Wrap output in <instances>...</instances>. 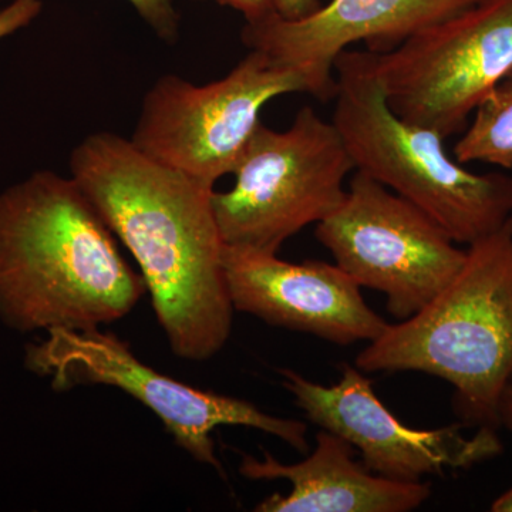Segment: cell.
<instances>
[{
	"instance_id": "obj_1",
	"label": "cell",
	"mask_w": 512,
	"mask_h": 512,
	"mask_svg": "<svg viewBox=\"0 0 512 512\" xmlns=\"http://www.w3.org/2000/svg\"><path fill=\"white\" fill-rule=\"evenodd\" d=\"M70 177L134 256L174 355L204 362L231 336L234 306L222 266L214 188L144 156L130 138L90 134Z\"/></svg>"
},
{
	"instance_id": "obj_16",
	"label": "cell",
	"mask_w": 512,
	"mask_h": 512,
	"mask_svg": "<svg viewBox=\"0 0 512 512\" xmlns=\"http://www.w3.org/2000/svg\"><path fill=\"white\" fill-rule=\"evenodd\" d=\"M42 10L40 0H15L0 10V40L26 28Z\"/></svg>"
},
{
	"instance_id": "obj_8",
	"label": "cell",
	"mask_w": 512,
	"mask_h": 512,
	"mask_svg": "<svg viewBox=\"0 0 512 512\" xmlns=\"http://www.w3.org/2000/svg\"><path fill=\"white\" fill-rule=\"evenodd\" d=\"M367 59L396 116L454 136L512 73V0H483Z\"/></svg>"
},
{
	"instance_id": "obj_9",
	"label": "cell",
	"mask_w": 512,
	"mask_h": 512,
	"mask_svg": "<svg viewBox=\"0 0 512 512\" xmlns=\"http://www.w3.org/2000/svg\"><path fill=\"white\" fill-rule=\"evenodd\" d=\"M316 238L360 288L383 293L399 320L446 288L467 255L426 212L360 171Z\"/></svg>"
},
{
	"instance_id": "obj_7",
	"label": "cell",
	"mask_w": 512,
	"mask_h": 512,
	"mask_svg": "<svg viewBox=\"0 0 512 512\" xmlns=\"http://www.w3.org/2000/svg\"><path fill=\"white\" fill-rule=\"evenodd\" d=\"M291 93H306L301 74L258 50L204 86L165 74L144 96L130 141L156 163L214 188L237 170L265 104Z\"/></svg>"
},
{
	"instance_id": "obj_15",
	"label": "cell",
	"mask_w": 512,
	"mask_h": 512,
	"mask_svg": "<svg viewBox=\"0 0 512 512\" xmlns=\"http://www.w3.org/2000/svg\"><path fill=\"white\" fill-rule=\"evenodd\" d=\"M138 15L156 32L160 39L174 43L178 39L180 16L173 5V0H128Z\"/></svg>"
},
{
	"instance_id": "obj_2",
	"label": "cell",
	"mask_w": 512,
	"mask_h": 512,
	"mask_svg": "<svg viewBox=\"0 0 512 512\" xmlns=\"http://www.w3.org/2000/svg\"><path fill=\"white\" fill-rule=\"evenodd\" d=\"M146 291L72 177L37 171L0 192V320L9 328L100 329Z\"/></svg>"
},
{
	"instance_id": "obj_3",
	"label": "cell",
	"mask_w": 512,
	"mask_h": 512,
	"mask_svg": "<svg viewBox=\"0 0 512 512\" xmlns=\"http://www.w3.org/2000/svg\"><path fill=\"white\" fill-rule=\"evenodd\" d=\"M355 366L440 377L453 386L464 426L500 429L498 406L512 384V217L468 245L450 284L412 318L387 326Z\"/></svg>"
},
{
	"instance_id": "obj_13",
	"label": "cell",
	"mask_w": 512,
	"mask_h": 512,
	"mask_svg": "<svg viewBox=\"0 0 512 512\" xmlns=\"http://www.w3.org/2000/svg\"><path fill=\"white\" fill-rule=\"evenodd\" d=\"M308 458L282 464L271 453L242 454L239 473L252 481L286 480L288 494L275 493L256 505L258 512H409L431 495L430 485L377 476L355 460L342 437L320 429Z\"/></svg>"
},
{
	"instance_id": "obj_14",
	"label": "cell",
	"mask_w": 512,
	"mask_h": 512,
	"mask_svg": "<svg viewBox=\"0 0 512 512\" xmlns=\"http://www.w3.org/2000/svg\"><path fill=\"white\" fill-rule=\"evenodd\" d=\"M473 114L454 146L458 163H484L512 170V73L485 94Z\"/></svg>"
},
{
	"instance_id": "obj_10",
	"label": "cell",
	"mask_w": 512,
	"mask_h": 512,
	"mask_svg": "<svg viewBox=\"0 0 512 512\" xmlns=\"http://www.w3.org/2000/svg\"><path fill=\"white\" fill-rule=\"evenodd\" d=\"M282 384L311 423L352 444L363 466L377 476L417 483L426 476L470 468L497 458L504 444L493 427L464 434L461 421L421 430L406 426L377 397L372 380L356 366L343 365L333 386L281 369Z\"/></svg>"
},
{
	"instance_id": "obj_5",
	"label": "cell",
	"mask_w": 512,
	"mask_h": 512,
	"mask_svg": "<svg viewBox=\"0 0 512 512\" xmlns=\"http://www.w3.org/2000/svg\"><path fill=\"white\" fill-rule=\"evenodd\" d=\"M355 164L332 121L302 107L291 127L264 123L234 171V187L212 192V208L228 247L276 254L285 241L325 220L346 195Z\"/></svg>"
},
{
	"instance_id": "obj_18",
	"label": "cell",
	"mask_w": 512,
	"mask_h": 512,
	"mask_svg": "<svg viewBox=\"0 0 512 512\" xmlns=\"http://www.w3.org/2000/svg\"><path fill=\"white\" fill-rule=\"evenodd\" d=\"M320 0H278V15L286 20H301L322 8Z\"/></svg>"
},
{
	"instance_id": "obj_12",
	"label": "cell",
	"mask_w": 512,
	"mask_h": 512,
	"mask_svg": "<svg viewBox=\"0 0 512 512\" xmlns=\"http://www.w3.org/2000/svg\"><path fill=\"white\" fill-rule=\"evenodd\" d=\"M222 266L235 311L268 325L339 346L372 342L389 326L336 264H292L269 252L225 245Z\"/></svg>"
},
{
	"instance_id": "obj_6",
	"label": "cell",
	"mask_w": 512,
	"mask_h": 512,
	"mask_svg": "<svg viewBox=\"0 0 512 512\" xmlns=\"http://www.w3.org/2000/svg\"><path fill=\"white\" fill-rule=\"evenodd\" d=\"M47 339L26 349L32 372L52 377L57 390L83 384H104L130 394L151 410L175 443L195 461L220 471L212 431L222 426L247 427L308 453V426L262 412L254 403L205 392L161 375L133 355L130 346L100 329L47 330Z\"/></svg>"
},
{
	"instance_id": "obj_11",
	"label": "cell",
	"mask_w": 512,
	"mask_h": 512,
	"mask_svg": "<svg viewBox=\"0 0 512 512\" xmlns=\"http://www.w3.org/2000/svg\"><path fill=\"white\" fill-rule=\"evenodd\" d=\"M483 0H330L301 20L278 13L247 23L242 42L272 63L301 74L306 93L335 96V63L343 50L365 42L370 52H387L410 36L473 8Z\"/></svg>"
},
{
	"instance_id": "obj_20",
	"label": "cell",
	"mask_w": 512,
	"mask_h": 512,
	"mask_svg": "<svg viewBox=\"0 0 512 512\" xmlns=\"http://www.w3.org/2000/svg\"><path fill=\"white\" fill-rule=\"evenodd\" d=\"M490 510L493 512H512V487L495 498Z\"/></svg>"
},
{
	"instance_id": "obj_17",
	"label": "cell",
	"mask_w": 512,
	"mask_h": 512,
	"mask_svg": "<svg viewBox=\"0 0 512 512\" xmlns=\"http://www.w3.org/2000/svg\"><path fill=\"white\" fill-rule=\"evenodd\" d=\"M222 6L238 10L247 23L261 22L278 13V0H214Z\"/></svg>"
},
{
	"instance_id": "obj_19",
	"label": "cell",
	"mask_w": 512,
	"mask_h": 512,
	"mask_svg": "<svg viewBox=\"0 0 512 512\" xmlns=\"http://www.w3.org/2000/svg\"><path fill=\"white\" fill-rule=\"evenodd\" d=\"M498 419H500V429L507 430L512 436V384L505 389L503 397L498 406Z\"/></svg>"
},
{
	"instance_id": "obj_4",
	"label": "cell",
	"mask_w": 512,
	"mask_h": 512,
	"mask_svg": "<svg viewBox=\"0 0 512 512\" xmlns=\"http://www.w3.org/2000/svg\"><path fill=\"white\" fill-rule=\"evenodd\" d=\"M332 123L355 171L413 202L456 244L471 245L512 217V175L477 174L453 160L436 131L393 113L367 52L346 49L335 63Z\"/></svg>"
}]
</instances>
